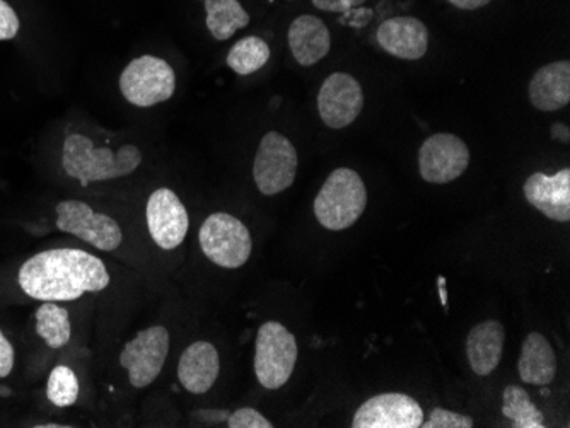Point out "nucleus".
Returning <instances> with one entry per match:
<instances>
[{
  "instance_id": "nucleus-21",
  "label": "nucleus",
  "mask_w": 570,
  "mask_h": 428,
  "mask_svg": "<svg viewBox=\"0 0 570 428\" xmlns=\"http://www.w3.org/2000/svg\"><path fill=\"white\" fill-rule=\"evenodd\" d=\"M205 24L216 40L226 41L249 24V14L238 0H205Z\"/></svg>"
},
{
  "instance_id": "nucleus-14",
  "label": "nucleus",
  "mask_w": 570,
  "mask_h": 428,
  "mask_svg": "<svg viewBox=\"0 0 570 428\" xmlns=\"http://www.w3.org/2000/svg\"><path fill=\"white\" fill-rule=\"evenodd\" d=\"M528 203L557 222L570 220V169L553 176L534 172L524 183Z\"/></svg>"
},
{
  "instance_id": "nucleus-22",
  "label": "nucleus",
  "mask_w": 570,
  "mask_h": 428,
  "mask_svg": "<svg viewBox=\"0 0 570 428\" xmlns=\"http://www.w3.org/2000/svg\"><path fill=\"white\" fill-rule=\"evenodd\" d=\"M37 334L50 348H62L72 337L69 311L56 302H45L37 311Z\"/></svg>"
},
{
  "instance_id": "nucleus-4",
  "label": "nucleus",
  "mask_w": 570,
  "mask_h": 428,
  "mask_svg": "<svg viewBox=\"0 0 570 428\" xmlns=\"http://www.w3.org/2000/svg\"><path fill=\"white\" fill-rule=\"evenodd\" d=\"M297 341L284 325L267 321L256 335L255 374L265 389L282 388L287 385L296 367Z\"/></svg>"
},
{
  "instance_id": "nucleus-17",
  "label": "nucleus",
  "mask_w": 570,
  "mask_h": 428,
  "mask_svg": "<svg viewBox=\"0 0 570 428\" xmlns=\"http://www.w3.org/2000/svg\"><path fill=\"white\" fill-rule=\"evenodd\" d=\"M291 52L303 67L315 66L328 56L332 47L328 27L316 16L303 14L294 19L287 33Z\"/></svg>"
},
{
  "instance_id": "nucleus-16",
  "label": "nucleus",
  "mask_w": 570,
  "mask_h": 428,
  "mask_svg": "<svg viewBox=\"0 0 570 428\" xmlns=\"http://www.w3.org/2000/svg\"><path fill=\"white\" fill-rule=\"evenodd\" d=\"M219 351L209 341H195L185 348L178 364L179 382L191 395H205L219 377Z\"/></svg>"
},
{
  "instance_id": "nucleus-2",
  "label": "nucleus",
  "mask_w": 570,
  "mask_h": 428,
  "mask_svg": "<svg viewBox=\"0 0 570 428\" xmlns=\"http://www.w3.org/2000/svg\"><path fill=\"white\" fill-rule=\"evenodd\" d=\"M142 162L139 147L128 143L118 150L92 146L88 137L72 133L63 142L62 166L82 187L132 175Z\"/></svg>"
},
{
  "instance_id": "nucleus-27",
  "label": "nucleus",
  "mask_w": 570,
  "mask_h": 428,
  "mask_svg": "<svg viewBox=\"0 0 570 428\" xmlns=\"http://www.w3.org/2000/svg\"><path fill=\"white\" fill-rule=\"evenodd\" d=\"M229 428H272V421H268L261 411L253 408H239L235 414L230 415L227 420Z\"/></svg>"
},
{
  "instance_id": "nucleus-28",
  "label": "nucleus",
  "mask_w": 570,
  "mask_h": 428,
  "mask_svg": "<svg viewBox=\"0 0 570 428\" xmlns=\"http://www.w3.org/2000/svg\"><path fill=\"white\" fill-rule=\"evenodd\" d=\"M19 27L21 24L14 9L6 0H0V41L18 37Z\"/></svg>"
},
{
  "instance_id": "nucleus-7",
  "label": "nucleus",
  "mask_w": 570,
  "mask_h": 428,
  "mask_svg": "<svg viewBox=\"0 0 570 428\" xmlns=\"http://www.w3.org/2000/svg\"><path fill=\"white\" fill-rule=\"evenodd\" d=\"M297 159L296 147L287 137L278 132H268L262 139L253 165V180L261 193L278 195L293 187L296 180Z\"/></svg>"
},
{
  "instance_id": "nucleus-12",
  "label": "nucleus",
  "mask_w": 570,
  "mask_h": 428,
  "mask_svg": "<svg viewBox=\"0 0 570 428\" xmlns=\"http://www.w3.org/2000/svg\"><path fill=\"white\" fill-rule=\"evenodd\" d=\"M364 108V92L351 73L335 72L318 92V111L330 129L342 130L354 123Z\"/></svg>"
},
{
  "instance_id": "nucleus-11",
  "label": "nucleus",
  "mask_w": 570,
  "mask_h": 428,
  "mask_svg": "<svg viewBox=\"0 0 570 428\" xmlns=\"http://www.w3.org/2000/svg\"><path fill=\"white\" fill-rule=\"evenodd\" d=\"M146 217L150 238L159 248L169 251L178 248L187 238L188 226H190L187 207L169 188H159L150 193Z\"/></svg>"
},
{
  "instance_id": "nucleus-30",
  "label": "nucleus",
  "mask_w": 570,
  "mask_h": 428,
  "mask_svg": "<svg viewBox=\"0 0 570 428\" xmlns=\"http://www.w3.org/2000/svg\"><path fill=\"white\" fill-rule=\"evenodd\" d=\"M366 0H313L316 9L325 12H348L351 9L358 8Z\"/></svg>"
},
{
  "instance_id": "nucleus-24",
  "label": "nucleus",
  "mask_w": 570,
  "mask_h": 428,
  "mask_svg": "<svg viewBox=\"0 0 570 428\" xmlns=\"http://www.w3.org/2000/svg\"><path fill=\"white\" fill-rule=\"evenodd\" d=\"M502 414L518 428H543V415L534 407L530 395L520 386H508Z\"/></svg>"
},
{
  "instance_id": "nucleus-13",
  "label": "nucleus",
  "mask_w": 570,
  "mask_h": 428,
  "mask_svg": "<svg viewBox=\"0 0 570 428\" xmlns=\"http://www.w3.org/2000/svg\"><path fill=\"white\" fill-rule=\"evenodd\" d=\"M424 411L415 399L400 392H386L362 402L355 411L354 428H419Z\"/></svg>"
},
{
  "instance_id": "nucleus-29",
  "label": "nucleus",
  "mask_w": 570,
  "mask_h": 428,
  "mask_svg": "<svg viewBox=\"0 0 570 428\" xmlns=\"http://www.w3.org/2000/svg\"><path fill=\"white\" fill-rule=\"evenodd\" d=\"M12 367H14V348L0 330V379L11 374Z\"/></svg>"
},
{
  "instance_id": "nucleus-1",
  "label": "nucleus",
  "mask_w": 570,
  "mask_h": 428,
  "mask_svg": "<svg viewBox=\"0 0 570 428\" xmlns=\"http://www.w3.org/2000/svg\"><path fill=\"white\" fill-rule=\"evenodd\" d=\"M19 287L43 302L76 300L110 286L107 267L95 255L76 248L47 249L19 268Z\"/></svg>"
},
{
  "instance_id": "nucleus-25",
  "label": "nucleus",
  "mask_w": 570,
  "mask_h": 428,
  "mask_svg": "<svg viewBox=\"0 0 570 428\" xmlns=\"http://www.w3.org/2000/svg\"><path fill=\"white\" fill-rule=\"evenodd\" d=\"M47 396L56 407H72L79 398V381L76 372L67 366H57L51 370L48 377Z\"/></svg>"
},
{
  "instance_id": "nucleus-8",
  "label": "nucleus",
  "mask_w": 570,
  "mask_h": 428,
  "mask_svg": "<svg viewBox=\"0 0 570 428\" xmlns=\"http://www.w3.org/2000/svg\"><path fill=\"white\" fill-rule=\"evenodd\" d=\"M57 228L82 239L99 251H114L124 241L117 220L95 212L85 201H60L57 206Z\"/></svg>"
},
{
  "instance_id": "nucleus-32",
  "label": "nucleus",
  "mask_w": 570,
  "mask_h": 428,
  "mask_svg": "<svg viewBox=\"0 0 570 428\" xmlns=\"http://www.w3.org/2000/svg\"><path fill=\"white\" fill-rule=\"evenodd\" d=\"M38 427H56V428H63V427H67V425H53V424H48V425H38Z\"/></svg>"
},
{
  "instance_id": "nucleus-23",
  "label": "nucleus",
  "mask_w": 570,
  "mask_h": 428,
  "mask_svg": "<svg viewBox=\"0 0 570 428\" xmlns=\"http://www.w3.org/2000/svg\"><path fill=\"white\" fill-rule=\"evenodd\" d=\"M271 60V47L258 37H246L233 44L227 56V66L238 76H249L265 67Z\"/></svg>"
},
{
  "instance_id": "nucleus-20",
  "label": "nucleus",
  "mask_w": 570,
  "mask_h": 428,
  "mask_svg": "<svg viewBox=\"0 0 570 428\" xmlns=\"http://www.w3.org/2000/svg\"><path fill=\"white\" fill-rule=\"evenodd\" d=\"M518 369L527 385L547 386L553 381L557 374L556 351L543 335H528Z\"/></svg>"
},
{
  "instance_id": "nucleus-5",
  "label": "nucleus",
  "mask_w": 570,
  "mask_h": 428,
  "mask_svg": "<svg viewBox=\"0 0 570 428\" xmlns=\"http://www.w3.org/2000/svg\"><path fill=\"white\" fill-rule=\"evenodd\" d=\"M202 251L213 263L223 268H242L252 257V235L242 220L229 213L207 217L198 232Z\"/></svg>"
},
{
  "instance_id": "nucleus-26",
  "label": "nucleus",
  "mask_w": 570,
  "mask_h": 428,
  "mask_svg": "<svg viewBox=\"0 0 570 428\" xmlns=\"http://www.w3.org/2000/svg\"><path fill=\"white\" fill-rule=\"evenodd\" d=\"M424 428H472L473 420L466 415L454 414V411L435 408L428 421H422Z\"/></svg>"
},
{
  "instance_id": "nucleus-10",
  "label": "nucleus",
  "mask_w": 570,
  "mask_h": 428,
  "mask_svg": "<svg viewBox=\"0 0 570 428\" xmlns=\"http://www.w3.org/2000/svg\"><path fill=\"white\" fill-rule=\"evenodd\" d=\"M469 146L453 133H435L422 143L419 169L424 181L446 185L469 169Z\"/></svg>"
},
{
  "instance_id": "nucleus-18",
  "label": "nucleus",
  "mask_w": 570,
  "mask_h": 428,
  "mask_svg": "<svg viewBox=\"0 0 570 428\" xmlns=\"http://www.w3.org/2000/svg\"><path fill=\"white\" fill-rule=\"evenodd\" d=\"M530 101L540 111H559L570 103L569 60L537 70L530 82Z\"/></svg>"
},
{
  "instance_id": "nucleus-3",
  "label": "nucleus",
  "mask_w": 570,
  "mask_h": 428,
  "mask_svg": "<svg viewBox=\"0 0 570 428\" xmlns=\"http://www.w3.org/2000/svg\"><path fill=\"white\" fill-rule=\"evenodd\" d=\"M367 207L366 185L351 168H338L328 176L315 200V216L328 231H344Z\"/></svg>"
},
{
  "instance_id": "nucleus-15",
  "label": "nucleus",
  "mask_w": 570,
  "mask_h": 428,
  "mask_svg": "<svg viewBox=\"0 0 570 428\" xmlns=\"http://www.w3.org/2000/svg\"><path fill=\"white\" fill-rule=\"evenodd\" d=\"M377 43L396 59L419 60L428 53L429 30L421 19L412 16L390 18L377 30Z\"/></svg>"
},
{
  "instance_id": "nucleus-6",
  "label": "nucleus",
  "mask_w": 570,
  "mask_h": 428,
  "mask_svg": "<svg viewBox=\"0 0 570 428\" xmlns=\"http://www.w3.org/2000/svg\"><path fill=\"white\" fill-rule=\"evenodd\" d=\"M175 70L159 57H139L128 63L120 76L121 94L134 107L150 108L165 103L175 94Z\"/></svg>"
},
{
  "instance_id": "nucleus-19",
  "label": "nucleus",
  "mask_w": 570,
  "mask_h": 428,
  "mask_svg": "<svg viewBox=\"0 0 570 428\" xmlns=\"http://www.w3.org/2000/svg\"><path fill=\"white\" fill-rule=\"evenodd\" d=\"M504 326L494 319L480 322L466 338V354L476 376H489L498 369L504 354Z\"/></svg>"
},
{
  "instance_id": "nucleus-9",
  "label": "nucleus",
  "mask_w": 570,
  "mask_h": 428,
  "mask_svg": "<svg viewBox=\"0 0 570 428\" xmlns=\"http://www.w3.org/2000/svg\"><path fill=\"white\" fill-rule=\"evenodd\" d=\"M169 354V334L165 326H150L125 345L120 364L128 370L134 388L153 385L161 374Z\"/></svg>"
},
{
  "instance_id": "nucleus-31",
  "label": "nucleus",
  "mask_w": 570,
  "mask_h": 428,
  "mask_svg": "<svg viewBox=\"0 0 570 428\" xmlns=\"http://www.w3.org/2000/svg\"><path fill=\"white\" fill-rule=\"evenodd\" d=\"M454 8L463 9V11H476V9L485 8L492 0H446Z\"/></svg>"
}]
</instances>
